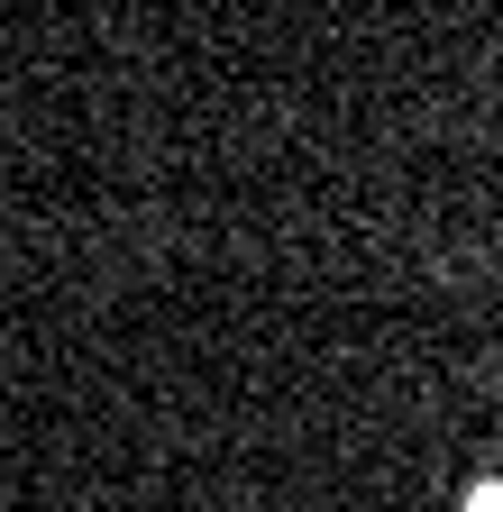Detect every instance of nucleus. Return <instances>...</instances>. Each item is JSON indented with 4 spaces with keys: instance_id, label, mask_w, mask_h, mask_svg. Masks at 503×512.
<instances>
[{
    "instance_id": "1",
    "label": "nucleus",
    "mask_w": 503,
    "mask_h": 512,
    "mask_svg": "<svg viewBox=\"0 0 503 512\" xmlns=\"http://www.w3.org/2000/svg\"><path fill=\"white\" fill-rule=\"evenodd\" d=\"M476 512H503V485H476Z\"/></svg>"
}]
</instances>
